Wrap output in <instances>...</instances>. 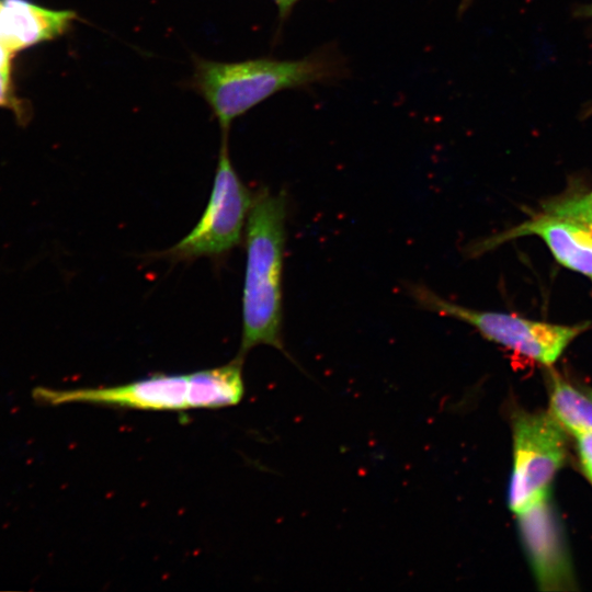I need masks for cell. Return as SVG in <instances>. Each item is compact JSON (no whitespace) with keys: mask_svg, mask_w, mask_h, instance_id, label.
<instances>
[{"mask_svg":"<svg viewBox=\"0 0 592 592\" xmlns=\"http://www.w3.org/2000/svg\"><path fill=\"white\" fill-rule=\"evenodd\" d=\"M287 200L260 189L248 215L246 271L242 289V333L239 357L254 346L270 345L282 353V276L286 243Z\"/></svg>","mask_w":592,"mask_h":592,"instance_id":"1","label":"cell"},{"mask_svg":"<svg viewBox=\"0 0 592 592\" xmlns=\"http://www.w3.org/2000/svg\"><path fill=\"white\" fill-rule=\"evenodd\" d=\"M329 57L301 59L255 58L220 62L194 59L191 87L203 96L218 121L223 134L231 123L273 94L323 81L335 75Z\"/></svg>","mask_w":592,"mask_h":592,"instance_id":"2","label":"cell"},{"mask_svg":"<svg viewBox=\"0 0 592 592\" xmlns=\"http://www.w3.org/2000/svg\"><path fill=\"white\" fill-rule=\"evenodd\" d=\"M408 291L421 308L466 322L485 339L544 365L554 364L589 326L557 325L513 314L473 309L447 300L422 284H411Z\"/></svg>","mask_w":592,"mask_h":592,"instance_id":"3","label":"cell"},{"mask_svg":"<svg viewBox=\"0 0 592 592\" xmlns=\"http://www.w3.org/2000/svg\"><path fill=\"white\" fill-rule=\"evenodd\" d=\"M253 195L234 168L223 134L212 193L200 220L178 243L161 252L177 261L220 259L240 244Z\"/></svg>","mask_w":592,"mask_h":592,"instance_id":"4","label":"cell"},{"mask_svg":"<svg viewBox=\"0 0 592 592\" xmlns=\"http://www.w3.org/2000/svg\"><path fill=\"white\" fill-rule=\"evenodd\" d=\"M565 429L547 412H519L513 418V470L509 508L515 514L548 496L567 456Z\"/></svg>","mask_w":592,"mask_h":592,"instance_id":"5","label":"cell"},{"mask_svg":"<svg viewBox=\"0 0 592 592\" xmlns=\"http://www.w3.org/2000/svg\"><path fill=\"white\" fill-rule=\"evenodd\" d=\"M35 399L48 405L91 403L144 411H183L189 408V374H155L127 384L57 390L36 388Z\"/></svg>","mask_w":592,"mask_h":592,"instance_id":"6","label":"cell"},{"mask_svg":"<svg viewBox=\"0 0 592 592\" xmlns=\"http://www.w3.org/2000/svg\"><path fill=\"white\" fill-rule=\"evenodd\" d=\"M523 545L542 590H572L574 578L561 524L548 496L516 514Z\"/></svg>","mask_w":592,"mask_h":592,"instance_id":"7","label":"cell"},{"mask_svg":"<svg viewBox=\"0 0 592 592\" xmlns=\"http://www.w3.org/2000/svg\"><path fill=\"white\" fill-rule=\"evenodd\" d=\"M528 235L539 237L560 265L592 280V228L547 212L473 243L468 253L477 257L506 241Z\"/></svg>","mask_w":592,"mask_h":592,"instance_id":"8","label":"cell"},{"mask_svg":"<svg viewBox=\"0 0 592 592\" xmlns=\"http://www.w3.org/2000/svg\"><path fill=\"white\" fill-rule=\"evenodd\" d=\"M77 13L53 10L27 0H0V42L12 54L65 34Z\"/></svg>","mask_w":592,"mask_h":592,"instance_id":"9","label":"cell"},{"mask_svg":"<svg viewBox=\"0 0 592 592\" xmlns=\"http://www.w3.org/2000/svg\"><path fill=\"white\" fill-rule=\"evenodd\" d=\"M244 395L242 357L189 374V408L218 409L238 405Z\"/></svg>","mask_w":592,"mask_h":592,"instance_id":"10","label":"cell"},{"mask_svg":"<svg viewBox=\"0 0 592 592\" xmlns=\"http://www.w3.org/2000/svg\"><path fill=\"white\" fill-rule=\"evenodd\" d=\"M548 413L573 435L592 432V397L558 375L550 378Z\"/></svg>","mask_w":592,"mask_h":592,"instance_id":"11","label":"cell"},{"mask_svg":"<svg viewBox=\"0 0 592 592\" xmlns=\"http://www.w3.org/2000/svg\"><path fill=\"white\" fill-rule=\"evenodd\" d=\"M544 210L590 225L592 224V191L548 202L544 205Z\"/></svg>","mask_w":592,"mask_h":592,"instance_id":"12","label":"cell"},{"mask_svg":"<svg viewBox=\"0 0 592 592\" xmlns=\"http://www.w3.org/2000/svg\"><path fill=\"white\" fill-rule=\"evenodd\" d=\"M574 436L582 469L585 476L592 479V432L581 433Z\"/></svg>","mask_w":592,"mask_h":592,"instance_id":"13","label":"cell"},{"mask_svg":"<svg viewBox=\"0 0 592 592\" xmlns=\"http://www.w3.org/2000/svg\"><path fill=\"white\" fill-rule=\"evenodd\" d=\"M273 1L277 5L280 19L283 21L289 15L294 5L299 0H273Z\"/></svg>","mask_w":592,"mask_h":592,"instance_id":"14","label":"cell"},{"mask_svg":"<svg viewBox=\"0 0 592 592\" xmlns=\"http://www.w3.org/2000/svg\"><path fill=\"white\" fill-rule=\"evenodd\" d=\"M584 15L592 16V4L588 5L585 10L583 11Z\"/></svg>","mask_w":592,"mask_h":592,"instance_id":"15","label":"cell"},{"mask_svg":"<svg viewBox=\"0 0 592 592\" xmlns=\"http://www.w3.org/2000/svg\"><path fill=\"white\" fill-rule=\"evenodd\" d=\"M592 115V105L587 109L585 116Z\"/></svg>","mask_w":592,"mask_h":592,"instance_id":"16","label":"cell"},{"mask_svg":"<svg viewBox=\"0 0 592 592\" xmlns=\"http://www.w3.org/2000/svg\"><path fill=\"white\" fill-rule=\"evenodd\" d=\"M589 395L592 397V389L587 390Z\"/></svg>","mask_w":592,"mask_h":592,"instance_id":"17","label":"cell"},{"mask_svg":"<svg viewBox=\"0 0 592 592\" xmlns=\"http://www.w3.org/2000/svg\"><path fill=\"white\" fill-rule=\"evenodd\" d=\"M588 226H590V227L592 228V224H590V225H588Z\"/></svg>","mask_w":592,"mask_h":592,"instance_id":"18","label":"cell"},{"mask_svg":"<svg viewBox=\"0 0 592 592\" xmlns=\"http://www.w3.org/2000/svg\"><path fill=\"white\" fill-rule=\"evenodd\" d=\"M590 481L592 482V479H590Z\"/></svg>","mask_w":592,"mask_h":592,"instance_id":"19","label":"cell"}]
</instances>
